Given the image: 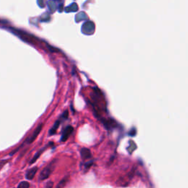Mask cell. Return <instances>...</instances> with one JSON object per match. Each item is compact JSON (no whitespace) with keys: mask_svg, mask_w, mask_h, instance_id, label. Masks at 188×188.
Masks as SVG:
<instances>
[{"mask_svg":"<svg viewBox=\"0 0 188 188\" xmlns=\"http://www.w3.org/2000/svg\"><path fill=\"white\" fill-rule=\"evenodd\" d=\"M11 31L14 33L15 35H16L19 38H21V40H23L25 42L28 43V44H32V45H37L40 42V41L38 40L36 37L33 36L32 35L29 34L24 31L20 30V29H13L11 28Z\"/></svg>","mask_w":188,"mask_h":188,"instance_id":"1","label":"cell"},{"mask_svg":"<svg viewBox=\"0 0 188 188\" xmlns=\"http://www.w3.org/2000/svg\"><path fill=\"white\" fill-rule=\"evenodd\" d=\"M55 164H56V160L52 161L48 164V165L46 166L44 169L41 170L40 175H39V180H41V181H44V180L48 179V178L50 176L51 173H52L53 170H54V168H55Z\"/></svg>","mask_w":188,"mask_h":188,"instance_id":"2","label":"cell"},{"mask_svg":"<svg viewBox=\"0 0 188 188\" xmlns=\"http://www.w3.org/2000/svg\"><path fill=\"white\" fill-rule=\"evenodd\" d=\"M95 31V24L92 21H88L82 24V32L85 35H92Z\"/></svg>","mask_w":188,"mask_h":188,"instance_id":"3","label":"cell"},{"mask_svg":"<svg viewBox=\"0 0 188 188\" xmlns=\"http://www.w3.org/2000/svg\"><path fill=\"white\" fill-rule=\"evenodd\" d=\"M42 128H43L42 123H41V124H39L38 126H37V128L35 129V131L33 132L32 135H31L30 137H29V138H27L26 140H25V143H28V144L32 143L33 141H35V139L37 138L38 135L40 134V132H41V129H42Z\"/></svg>","mask_w":188,"mask_h":188,"instance_id":"4","label":"cell"},{"mask_svg":"<svg viewBox=\"0 0 188 188\" xmlns=\"http://www.w3.org/2000/svg\"><path fill=\"white\" fill-rule=\"evenodd\" d=\"M74 131V128L71 126H68L66 129H64L63 132L62 134L61 137V141L62 142H65L68 140V138H69L70 135L72 134Z\"/></svg>","mask_w":188,"mask_h":188,"instance_id":"5","label":"cell"},{"mask_svg":"<svg viewBox=\"0 0 188 188\" xmlns=\"http://www.w3.org/2000/svg\"><path fill=\"white\" fill-rule=\"evenodd\" d=\"M81 156L82 158V160H89V159L91 158V152L90 149H88V148H83L81 149Z\"/></svg>","mask_w":188,"mask_h":188,"instance_id":"6","label":"cell"},{"mask_svg":"<svg viewBox=\"0 0 188 188\" xmlns=\"http://www.w3.org/2000/svg\"><path fill=\"white\" fill-rule=\"evenodd\" d=\"M38 168L37 167H34V168H31V169H29L26 173V178H27V179H29V180L33 179V178L35 177V174H36L37 171H38Z\"/></svg>","mask_w":188,"mask_h":188,"instance_id":"7","label":"cell"},{"mask_svg":"<svg viewBox=\"0 0 188 188\" xmlns=\"http://www.w3.org/2000/svg\"><path fill=\"white\" fill-rule=\"evenodd\" d=\"M88 19V15L85 13V12H83V11L78 13L75 16L76 22H80V21L85 20V19Z\"/></svg>","mask_w":188,"mask_h":188,"instance_id":"8","label":"cell"},{"mask_svg":"<svg viewBox=\"0 0 188 188\" xmlns=\"http://www.w3.org/2000/svg\"><path fill=\"white\" fill-rule=\"evenodd\" d=\"M78 9H79V7H78L77 4L74 2L70 4V5H68V7H66V8H65V11H66V13H72V12H76L78 11Z\"/></svg>","mask_w":188,"mask_h":188,"instance_id":"9","label":"cell"},{"mask_svg":"<svg viewBox=\"0 0 188 188\" xmlns=\"http://www.w3.org/2000/svg\"><path fill=\"white\" fill-rule=\"evenodd\" d=\"M104 125L106 128L111 129L116 126V123L113 119H107V120H104Z\"/></svg>","mask_w":188,"mask_h":188,"instance_id":"10","label":"cell"},{"mask_svg":"<svg viewBox=\"0 0 188 188\" xmlns=\"http://www.w3.org/2000/svg\"><path fill=\"white\" fill-rule=\"evenodd\" d=\"M60 122H61L60 120H58V121H56L55 123L54 124V126H53L49 130V135H53L54 134H55L56 131L58 130L59 126H60Z\"/></svg>","mask_w":188,"mask_h":188,"instance_id":"11","label":"cell"},{"mask_svg":"<svg viewBox=\"0 0 188 188\" xmlns=\"http://www.w3.org/2000/svg\"><path fill=\"white\" fill-rule=\"evenodd\" d=\"M47 5H48V7L49 9V11L53 13V12H54L57 10V6L56 2L54 1H49L48 2H47Z\"/></svg>","mask_w":188,"mask_h":188,"instance_id":"12","label":"cell"},{"mask_svg":"<svg viewBox=\"0 0 188 188\" xmlns=\"http://www.w3.org/2000/svg\"><path fill=\"white\" fill-rule=\"evenodd\" d=\"M46 147L43 148V149H41L40 151H39V152H38L36 153V154H35V155L33 156V158L32 159V160H31V161L29 162V164H33L35 161H36L37 160H38V159L39 158V156L41 155V154H42V153L44 152V151L46 149Z\"/></svg>","mask_w":188,"mask_h":188,"instance_id":"13","label":"cell"},{"mask_svg":"<svg viewBox=\"0 0 188 188\" xmlns=\"http://www.w3.org/2000/svg\"><path fill=\"white\" fill-rule=\"evenodd\" d=\"M67 182H68V177L64 178L63 179H62L61 181L60 182V183L58 184L56 188H63L65 187V185H66V184L67 183Z\"/></svg>","mask_w":188,"mask_h":188,"instance_id":"14","label":"cell"},{"mask_svg":"<svg viewBox=\"0 0 188 188\" xmlns=\"http://www.w3.org/2000/svg\"><path fill=\"white\" fill-rule=\"evenodd\" d=\"M29 184L27 182H21L18 186L17 188H29Z\"/></svg>","mask_w":188,"mask_h":188,"instance_id":"15","label":"cell"},{"mask_svg":"<svg viewBox=\"0 0 188 188\" xmlns=\"http://www.w3.org/2000/svg\"><path fill=\"white\" fill-rule=\"evenodd\" d=\"M53 185H54V183L52 182H47L46 186H45V188H52Z\"/></svg>","mask_w":188,"mask_h":188,"instance_id":"16","label":"cell"},{"mask_svg":"<svg viewBox=\"0 0 188 188\" xmlns=\"http://www.w3.org/2000/svg\"><path fill=\"white\" fill-rule=\"evenodd\" d=\"M38 4L39 7L44 8V1H43V0H41V1H38Z\"/></svg>","mask_w":188,"mask_h":188,"instance_id":"17","label":"cell"},{"mask_svg":"<svg viewBox=\"0 0 188 188\" xmlns=\"http://www.w3.org/2000/svg\"><path fill=\"white\" fill-rule=\"evenodd\" d=\"M6 163H7V160H3V161L0 162V170H1L3 166L5 165V164Z\"/></svg>","mask_w":188,"mask_h":188,"instance_id":"18","label":"cell"}]
</instances>
